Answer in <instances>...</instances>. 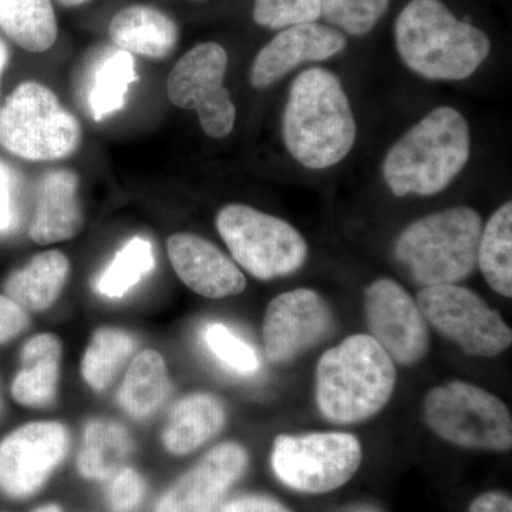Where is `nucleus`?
Segmentation results:
<instances>
[{
    "label": "nucleus",
    "mask_w": 512,
    "mask_h": 512,
    "mask_svg": "<svg viewBox=\"0 0 512 512\" xmlns=\"http://www.w3.org/2000/svg\"><path fill=\"white\" fill-rule=\"evenodd\" d=\"M356 120L339 77L313 67L293 80L284 114L291 156L311 170L340 163L355 146Z\"/></svg>",
    "instance_id": "nucleus-1"
},
{
    "label": "nucleus",
    "mask_w": 512,
    "mask_h": 512,
    "mask_svg": "<svg viewBox=\"0 0 512 512\" xmlns=\"http://www.w3.org/2000/svg\"><path fill=\"white\" fill-rule=\"evenodd\" d=\"M399 55L430 80L457 82L476 73L490 55L483 30L458 20L441 0H412L394 25Z\"/></svg>",
    "instance_id": "nucleus-2"
},
{
    "label": "nucleus",
    "mask_w": 512,
    "mask_h": 512,
    "mask_svg": "<svg viewBox=\"0 0 512 512\" xmlns=\"http://www.w3.org/2000/svg\"><path fill=\"white\" fill-rule=\"evenodd\" d=\"M470 153L466 117L453 107H439L390 148L384 181L396 197L439 194L463 171Z\"/></svg>",
    "instance_id": "nucleus-3"
},
{
    "label": "nucleus",
    "mask_w": 512,
    "mask_h": 512,
    "mask_svg": "<svg viewBox=\"0 0 512 512\" xmlns=\"http://www.w3.org/2000/svg\"><path fill=\"white\" fill-rule=\"evenodd\" d=\"M396 379L392 357L372 336H349L319 359L316 403L332 423H360L390 402Z\"/></svg>",
    "instance_id": "nucleus-4"
},
{
    "label": "nucleus",
    "mask_w": 512,
    "mask_h": 512,
    "mask_svg": "<svg viewBox=\"0 0 512 512\" xmlns=\"http://www.w3.org/2000/svg\"><path fill=\"white\" fill-rule=\"evenodd\" d=\"M483 220L470 207H453L414 221L396 242V258L424 286L456 284L473 274Z\"/></svg>",
    "instance_id": "nucleus-5"
},
{
    "label": "nucleus",
    "mask_w": 512,
    "mask_h": 512,
    "mask_svg": "<svg viewBox=\"0 0 512 512\" xmlns=\"http://www.w3.org/2000/svg\"><path fill=\"white\" fill-rule=\"evenodd\" d=\"M80 141L79 121L43 84H19L0 109V146L13 156L62 160L77 150Z\"/></svg>",
    "instance_id": "nucleus-6"
},
{
    "label": "nucleus",
    "mask_w": 512,
    "mask_h": 512,
    "mask_svg": "<svg viewBox=\"0 0 512 512\" xmlns=\"http://www.w3.org/2000/svg\"><path fill=\"white\" fill-rule=\"evenodd\" d=\"M424 419L441 439L470 450L508 451L512 419L503 400L483 387L453 380L424 399Z\"/></svg>",
    "instance_id": "nucleus-7"
},
{
    "label": "nucleus",
    "mask_w": 512,
    "mask_h": 512,
    "mask_svg": "<svg viewBox=\"0 0 512 512\" xmlns=\"http://www.w3.org/2000/svg\"><path fill=\"white\" fill-rule=\"evenodd\" d=\"M217 229L235 261L261 281L295 274L308 256V245L298 229L248 205L222 208Z\"/></svg>",
    "instance_id": "nucleus-8"
},
{
    "label": "nucleus",
    "mask_w": 512,
    "mask_h": 512,
    "mask_svg": "<svg viewBox=\"0 0 512 512\" xmlns=\"http://www.w3.org/2000/svg\"><path fill=\"white\" fill-rule=\"evenodd\" d=\"M362 444L353 434H279L272 448L275 476L302 494L332 493L348 484L362 464Z\"/></svg>",
    "instance_id": "nucleus-9"
},
{
    "label": "nucleus",
    "mask_w": 512,
    "mask_h": 512,
    "mask_svg": "<svg viewBox=\"0 0 512 512\" xmlns=\"http://www.w3.org/2000/svg\"><path fill=\"white\" fill-rule=\"evenodd\" d=\"M417 305L427 323L467 355L495 357L511 346V328L503 316L464 286H427L417 295Z\"/></svg>",
    "instance_id": "nucleus-10"
},
{
    "label": "nucleus",
    "mask_w": 512,
    "mask_h": 512,
    "mask_svg": "<svg viewBox=\"0 0 512 512\" xmlns=\"http://www.w3.org/2000/svg\"><path fill=\"white\" fill-rule=\"evenodd\" d=\"M228 55L218 43H201L185 53L170 72L167 93L174 106L195 110L204 133L225 138L234 130L237 109L224 86Z\"/></svg>",
    "instance_id": "nucleus-11"
},
{
    "label": "nucleus",
    "mask_w": 512,
    "mask_h": 512,
    "mask_svg": "<svg viewBox=\"0 0 512 512\" xmlns=\"http://www.w3.org/2000/svg\"><path fill=\"white\" fill-rule=\"evenodd\" d=\"M365 313L370 336L394 363L413 366L429 352V323L399 282L380 278L367 286Z\"/></svg>",
    "instance_id": "nucleus-12"
},
{
    "label": "nucleus",
    "mask_w": 512,
    "mask_h": 512,
    "mask_svg": "<svg viewBox=\"0 0 512 512\" xmlns=\"http://www.w3.org/2000/svg\"><path fill=\"white\" fill-rule=\"evenodd\" d=\"M333 328L335 315L318 292L299 288L281 293L265 312L266 357L275 365L293 362L329 338Z\"/></svg>",
    "instance_id": "nucleus-13"
},
{
    "label": "nucleus",
    "mask_w": 512,
    "mask_h": 512,
    "mask_svg": "<svg viewBox=\"0 0 512 512\" xmlns=\"http://www.w3.org/2000/svg\"><path fill=\"white\" fill-rule=\"evenodd\" d=\"M69 434L55 421L30 423L0 441V490L13 498L35 494L62 463Z\"/></svg>",
    "instance_id": "nucleus-14"
},
{
    "label": "nucleus",
    "mask_w": 512,
    "mask_h": 512,
    "mask_svg": "<svg viewBox=\"0 0 512 512\" xmlns=\"http://www.w3.org/2000/svg\"><path fill=\"white\" fill-rule=\"evenodd\" d=\"M247 467L248 454L241 444L222 443L163 495L156 512H217Z\"/></svg>",
    "instance_id": "nucleus-15"
},
{
    "label": "nucleus",
    "mask_w": 512,
    "mask_h": 512,
    "mask_svg": "<svg viewBox=\"0 0 512 512\" xmlns=\"http://www.w3.org/2000/svg\"><path fill=\"white\" fill-rule=\"evenodd\" d=\"M345 47V35L329 26L316 22L292 26L262 47L252 63L249 80L255 89H268L299 64L323 62Z\"/></svg>",
    "instance_id": "nucleus-16"
},
{
    "label": "nucleus",
    "mask_w": 512,
    "mask_h": 512,
    "mask_svg": "<svg viewBox=\"0 0 512 512\" xmlns=\"http://www.w3.org/2000/svg\"><path fill=\"white\" fill-rule=\"evenodd\" d=\"M167 249L178 278L204 298L224 299L247 288L238 266L208 239L175 234L168 239Z\"/></svg>",
    "instance_id": "nucleus-17"
},
{
    "label": "nucleus",
    "mask_w": 512,
    "mask_h": 512,
    "mask_svg": "<svg viewBox=\"0 0 512 512\" xmlns=\"http://www.w3.org/2000/svg\"><path fill=\"white\" fill-rule=\"evenodd\" d=\"M79 175L67 168L49 171L40 180L29 237L39 245L72 239L82 231Z\"/></svg>",
    "instance_id": "nucleus-18"
},
{
    "label": "nucleus",
    "mask_w": 512,
    "mask_h": 512,
    "mask_svg": "<svg viewBox=\"0 0 512 512\" xmlns=\"http://www.w3.org/2000/svg\"><path fill=\"white\" fill-rule=\"evenodd\" d=\"M109 33L119 49L148 59H165L178 42L174 20L147 5L120 10L111 20Z\"/></svg>",
    "instance_id": "nucleus-19"
},
{
    "label": "nucleus",
    "mask_w": 512,
    "mask_h": 512,
    "mask_svg": "<svg viewBox=\"0 0 512 512\" xmlns=\"http://www.w3.org/2000/svg\"><path fill=\"white\" fill-rule=\"evenodd\" d=\"M224 404L210 393H194L175 404L164 431V446L170 453L185 456L204 446L224 429Z\"/></svg>",
    "instance_id": "nucleus-20"
},
{
    "label": "nucleus",
    "mask_w": 512,
    "mask_h": 512,
    "mask_svg": "<svg viewBox=\"0 0 512 512\" xmlns=\"http://www.w3.org/2000/svg\"><path fill=\"white\" fill-rule=\"evenodd\" d=\"M62 343L55 335L43 333L28 340L22 349V367L12 383L16 402L29 407H43L53 402L59 384Z\"/></svg>",
    "instance_id": "nucleus-21"
},
{
    "label": "nucleus",
    "mask_w": 512,
    "mask_h": 512,
    "mask_svg": "<svg viewBox=\"0 0 512 512\" xmlns=\"http://www.w3.org/2000/svg\"><path fill=\"white\" fill-rule=\"evenodd\" d=\"M69 259L60 251L33 256L5 281L6 296L25 311L42 312L56 302L69 276Z\"/></svg>",
    "instance_id": "nucleus-22"
},
{
    "label": "nucleus",
    "mask_w": 512,
    "mask_h": 512,
    "mask_svg": "<svg viewBox=\"0 0 512 512\" xmlns=\"http://www.w3.org/2000/svg\"><path fill=\"white\" fill-rule=\"evenodd\" d=\"M170 394V377L163 356L144 350L128 367L119 390L120 406L134 419H146L158 412Z\"/></svg>",
    "instance_id": "nucleus-23"
},
{
    "label": "nucleus",
    "mask_w": 512,
    "mask_h": 512,
    "mask_svg": "<svg viewBox=\"0 0 512 512\" xmlns=\"http://www.w3.org/2000/svg\"><path fill=\"white\" fill-rule=\"evenodd\" d=\"M133 447V439L121 424L92 420L84 430L77 468L87 480H109L124 467Z\"/></svg>",
    "instance_id": "nucleus-24"
},
{
    "label": "nucleus",
    "mask_w": 512,
    "mask_h": 512,
    "mask_svg": "<svg viewBox=\"0 0 512 512\" xmlns=\"http://www.w3.org/2000/svg\"><path fill=\"white\" fill-rule=\"evenodd\" d=\"M0 29L28 52H46L57 39L52 0H0Z\"/></svg>",
    "instance_id": "nucleus-25"
},
{
    "label": "nucleus",
    "mask_w": 512,
    "mask_h": 512,
    "mask_svg": "<svg viewBox=\"0 0 512 512\" xmlns=\"http://www.w3.org/2000/svg\"><path fill=\"white\" fill-rule=\"evenodd\" d=\"M477 265L488 285L505 298L512 296V204L491 215L478 245Z\"/></svg>",
    "instance_id": "nucleus-26"
},
{
    "label": "nucleus",
    "mask_w": 512,
    "mask_h": 512,
    "mask_svg": "<svg viewBox=\"0 0 512 512\" xmlns=\"http://www.w3.org/2000/svg\"><path fill=\"white\" fill-rule=\"evenodd\" d=\"M89 92V107L93 119L101 121L123 109L131 83L136 82L137 72L133 56L117 47L107 49L94 69Z\"/></svg>",
    "instance_id": "nucleus-27"
},
{
    "label": "nucleus",
    "mask_w": 512,
    "mask_h": 512,
    "mask_svg": "<svg viewBox=\"0 0 512 512\" xmlns=\"http://www.w3.org/2000/svg\"><path fill=\"white\" fill-rule=\"evenodd\" d=\"M154 266L156 258L151 242L143 237H134L101 272L96 281L97 292L107 298H123L153 272Z\"/></svg>",
    "instance_id": "nucleus-28"
},
{
    "label": "nucleus",
    "mask_w": 512,
    "mask_h": 512,
    "mask_svg": "<svg viewBox=\"0 0 512 512\" xmlns=\"http://www.w3.org/2000/svg\"><path fill=\"white\" fill-rule=\"evenodd\" d=\"M134 339L119 329L103 328L94 333L84 353L82 375L93 390L107 389L114 376L133 353Z\"/></svg>",
    "instance_id": "nucleus-29"
},
{
    "label": "nucleus",
    "mask_w": 512,
    "mask_h": 512,
    "mask_svg": "<svg viewBox=\"0 0 512 512\" xmlns=\"http://www.w3.org/2000/svg\"><path fill=\"white\" fill-rule=\"evenodd\" d=\"M390 0H320V16L352 36L373 30L389 8Z\"/></svg>",
    "instance_id": "nucleus-30"
},
{
    "label": "nucleus",
    "mask_w": 512,
    "mask_h": 512,
    "mask_svg": "<svg viewBox=\"0 0 512 512\" xmlns=\"http://www.w3.org/2000/svg\"><path fill=\"white\" fill-rule=\"evenodd\" d=\"M254 20L266 29H288L320 18V0H255Z\"/></svg>",
    "instance_id": "nucleus-31"
},
{
    "label": "nucleus",
    "mask_w": 512,
    "mask_h": 512,
    "mask_svg": "<svg viewBox=\"0 0 512 512\" xmlns=\"http://www.w3.org/2000/svg\"><path fill=\"white\" fill-rule=\"evenodd\" d=\"M204 339L212 355L229 369L245 375L255 373L259 369V359L255 350L222 323L208 325Z\"/></svg>",
    "instance_id": "nucleus-32"
},
{
    "label": "nucleus",
    "mask_w": 512,
    "mask_h": 512,
    "mask_svg": "<svg viewBox=\"0 0 512 512\" xmlns=\"http://www.w3.org/2000/svg\"><path fill=\"white\" fill-rule=\"evenodd\" d=\"M146 493L143 477L133 468L123 467L111 477L109 503L114 512H133Z\"/></svg>",
    "instance_id": "nucleus-33"
},
{
    "label": "nucleus",
    "mask_w": 512,
    "mask_h": 512,
    "mask_svg": "<svg viewBox=\"0 0 512 512\" xmlns=\"http://www.w3.org/2000/svg\"><path fill=\"white\" fill-rule=\"evenodd\" d=\"M29 326V316L25 309L8 296L0 295V345L18 338Z\"/></svg>",
    "instance_id": "nucleus-34"
},
{
    "label": "nucleus",
    "mask_w": 512,
    "mask_h": 512,
    "mask_svg": "<svg viewBox=\"0 0 512 512\" xmlns=\"http://www.w3.org/2000/svg\"><path fill=\"white\" fill-rule=\"evenodd\" d=\"M13 175L8 165L0 163V235L13 231L18 224L15 195H13Z\"/></svg>",
    "instance_id": "nucleus-35"
},
{
    "label": "nucleus",
    "mask_w": 512,
    "mask_h": 512,
    "mask_svg": "<svg viewBox=\"0 0 512 512\" xmlns=\"http://www.w3.org/2000/svg\"><path fill=\"white\" fill-rule=\"evenodd\" d=\"M221 512H292L281 501L262 494L239 495L222 505Z\"/></svg>",
    "instance_id": "nucleus-36"
},
{
    "label": "nucleus",
    "mask_w": 512,
    "mask_h": 512,
    "mask_svg": "<svg viewBox=\"0 0 512 512\" xmlns=\"http://www.w3.org/2000/svg\"><path fill=\"white\" fill-rule=\"evenodd\" d=\"M468 512H512L511 495L504 491H487L471 501Z\"/></svg>",
    "instance_id": "nucleus-37"
},
{
    "label": "nucleus",
    "mask_w": 512,
    "mask_h": 512,
    "mask_svg": "<svg viewBox=\"0 0 512 512\" xmlns=\"http://www.w3.org/2000/svg\"><path fill=\"white\" fill-rule=\"evenodd\" d=\"M6 60H8V49H6L5 43L0 40V74L3 72Z\"/></svg>",
    "instance_id": "nucleus-38"
},
{
    "label": "nucleus",
    "mask_w": 512,
    "mask_h": 512,
    "mask_svg": "<svg viewBox=\"0 0 512 512\" xmlns=\"http://www.w3.org/2000/svg\"><path fill=\"white\" fill-rule=\"evenodd\" d=\"M60 5L66 6V8H76V6H82L84 3L90 2V0H57Z\"/></svg>",
    "instance_id": "nucleus-39"
},
{
    "label": "nucleus",
    "mask_w": 512,
    "mask_h": 512,
    "mask_svg": "<svg viewBox=\"0 0 512 512\" xmlns=\"http://www.w3.org/2000/svg\"><path fill=\"white\" fill-rule=\"evenodd\" d=\"M33 512H62L57 505H46V507L39 508V510Z\"/></svg>",
    "instance_id": "nucleus-40"
}]
</instances>
